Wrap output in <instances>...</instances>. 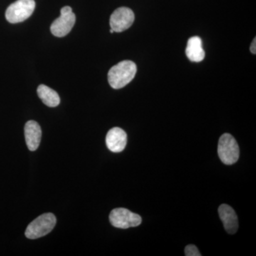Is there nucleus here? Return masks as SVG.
<instances>
[{
  "mask_svg": "<svg viewBox=\"0 0 256 256\" xmlns=\"http://www.w3.org/2000/svg\"><path fill=\"white\" fill-rule=\"evenodd\" d=\"M137 73V66L131 60L120 62L110 69L108 75V82L114 89L122 88L132 82Z\"/></svg>",
  "mask_w": 256,
  "mask_h": 256,
  "instance_id": "1",
  "label": "nucleus"
},
{
  "mask_svg": "<svg viewBox=\"0 0 256 256\" xmlns=\"http://www.w3.org/2000/svg\"><path fill=\"white\" fill-rule=\"evenodd\" d=\"M56 224V218L53 214H44L28 224L25 232L26 238L36 239L50 234Z\"/></svg>",
  "mask_w": 256,
  "mask_h": 256,
  "instance_id": "2",
  "label": "nucleus"
},
{
  "mask_svg": "<svg viewBox=\"0 0 256 256\" xmlns=\"http://www.w3.org/2000/svg\"><path fill=\"white\" fill-rule=\"evenodd\" d=\"M218 154L224 164H233L238 161L240 150L235 138L225 133L222 134L218 140Z\"/></svg>",
  "mask_w": 256,
  "mask_h": 256,
  "instance_id": "3",
  "label": "nucleus"
},
{
  "mask_svg": "<svg viewBox=\"0 0 256 256\" xmlns=\"http://www.w3.org/2000/svg\"><path fill=\"white\" fill-rule=\"evenodd\" d=\"M36 6L34 0H18L6 10L5 16L10 23L22 22L32 16Z\"/></svg>",
  "mask_w": 256,
  "mask_h": 256,
  "instance_id": "4",
  "label": "nucleus"
},
{
  "mask_svg": "<svg viewBox=\"0 0 256 256\" xmlns=\"http://www.w3.org/2000/svg\"><path fill=\"white\" fill-rule=\"evenodd\" d=\"M109 220L114 227L122 229L137 227L142 223L140 216L124 208L112 210L109 216Z\"/></svg>",
  "mask_w": 256,
  "mask_h": 256,
  "instance_id": "5",
  "label": "nucleus"
},
{
  "mask_svg": "<svg viewBox=\"0 0 256 256\" xmlns=\"http://www.w3.org/2000/svg\"><path fill=\"white\" fill-rule=\"evenodd\" d=\"M76 22V15L72 8L66 6L60 10V16L52 23L50 32L57 37H64L72 31Z\"/></svg>",
  "mask_w": 256,
  "mask_h": 256,
  "instance_id": "6",
  "label": "nucleus"
},
{
  "mask_svg": "<svg viewBox=\"0 0 256 256\" xmlns=\"http://www.w3.org/2000/svg\"><path fill=\"white\" fill-rule=\"evenodd\" d=\"M134 21V14L132 10L128 8H120L111 14L110 28L114 32H124L132 26Z\"/></svg>",
  "mask_w": 256,
  "mask_h": 256,
  "instance_id": "7",
  "label": "nucleus"
},
{
  "mask_svg": "<svg viewBox=\"0 0 256 256\" xmlns=\"http://www.w3.org/2000/svg\"><path fill=\"white\" fill-rule=\"evenodd\" d=\"M127 134L120 128H114L110 130L106 136V146L112 152H120L124 151L127 144Z\"/></svg>",
  "mask_w": 256,
  "mask_h": 256,
  "instance_id": "8",
  "label": "nucleus"
},
{
  "mask_svg": "<svg viewBox=\"0 0 256 256\" xmlns=\"http://www.w3.org/2000/svg\"><path fill=\"white\" fill-rule=\"evenodd\" d=\"M218 214L227 233H236L238 228V217L233 208L227 204H222L218 208Z\"/></svg>",
  "mask_w": 256,
  "mask_h": 256,
  "instance_id": "9",
  "label": "nucleus"
},
{
  "mask_svg": "<svg viewBox=\"0 0 256 256\" xmlns=\"http://www.w3.org/2000/svg\"><path fill=\"white\" fill-rule=\"evenodd\" d=\"M42 129L36 121L30 120L24 127V136L26 146L30 151H36L42 139Z\"/></svg>",
  "mask_w": 256,
  "mask_h": 256,
  "instance_id": "10",
  "label": "nucleus"
},
{
  "mask_svg": "<svg viewBox=\"0 0 256 256\" xmlns=\"http://www.w3.org/2000/svg\"><path fill=\"white\" fill-rule=\"evenodd\" d=\"M186 54L191 62H201L204 60L205 52L202 47V41L200 37L193 36L188 40Z\"/></svg>",
  "mask_w": 256,
  "mask_h": 256,
  "instance_id": "11",
  "label": "nucleus"
},
{
  "mask_svg": "<svg viewBox=\"0 0 256 256\" xmlns=\"http://www.w3.org/2000/svg\"><path fill=\"white\" fill-rule=\"evenodd\" d=\"M37 94L42 102L48 107H56L60 105V96L50 87L45 85H40L37 88Z\"/></svg>",
  "mask_w": 256,
  "mask_h": 256,
  "instance_id": "12",
  "label": "nucleus"
},
{
  "mask_svg": "<svg viewBox=\"0 0 256 256\" xmlns=\"http://www.w3.org/2000/svg\"><path fill=\"white\" fill-rule=\"evenodd\" d=\"M185 256H201L200 250L196 246L188 245L184 249Z\"/></svg>",
  "mask_w": 256,
  "mask_h": 256,
  "instance_id": "13",
  "label": "nucleus"
},
{
  "mask_svg": "<svg viewBox=\"0 0 256 256\" xmlns=\"http://www.w3.org/2000/svg\"><path fill=\"white\" fill-rule=\"evenodd\" d=\"M250 52L252 54H256V38H254V41H252V45H250Z\"/></svg>",
  "mask_w": 256,
  "mask_h": 256,
  "instance_id": "14",
  "label": "nucleus"
},
{
  "mask_svg": "<svg viewBox=\"0 0 256 256\" xmlns=\"http://www.w3.org/2000/svg\"><path fill=\"white\" fill-rule=\"evenodd\" d=\"M110 33L111 34L114 33V30H112V28H111V30H110Z\"/></svg>",
  "mask_w": 256,
  "mask_h": 256,
  "instance_id": "15",
  "label": "nucleus"
}]
</instances>
